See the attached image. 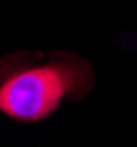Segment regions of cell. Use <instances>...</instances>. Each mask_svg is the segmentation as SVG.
Returning a JSON list of instances; mask_svg holds the SVG:
<instances>
[{"instance_id":"1","label":"cell","mask_w":137,"mask_h":147,"mask_svg":"<svg viewBox=\"0 0 137 147\" xmlns=\"http://www.w3.org/2000/svg\"><path fill=\"white\" fill-rule=\"evenodd\" d=\"M92 82L80 59H51L8 71L0 80V113L18 121H41L53 115L64 98L84 92Z\"/></svg>"}]
</instances>
